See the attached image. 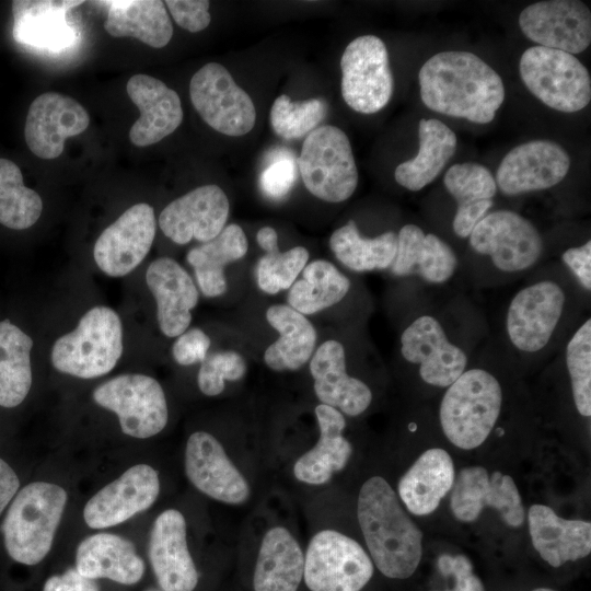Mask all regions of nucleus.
<instances>
[{
  "label": "nucleus",
  "instance_id": "nucleus-14",
  "mask_svg": "<svg viewBox=\"0 0 591 591\" xmlns=\"http://www.w3.org/2000/svg\"><path fill=\"white\" fill-rule=\"evenodd\" d=\"M189 96L201 118L223 135L243 136L255 125L252 99L220 63L209 62L193 76Z\"/></svg>",
  "mask_w": 591,
  "mask_h": 591
},
{
  "label": "nucleus",
  "instance_id": "nucleus-50",
  "mask_svg": "<svg viewBox=\"0 0 591 591\" xmlns=\"http://www.w3.org/2000/svg\"><path fill=\"white\" fill-rule=\"evenodd\" d=\"M164 4L169 8L174 21L189 32L202 31L210 23L209 1L167 0Z\"/></svg>",
  "mask_w": 591,
  "mask_h": 591
},
{
  "label": "nucleus",
  "instance_id": "nucleus-31",
  "mask_svg": "<svg viewBox=\"0 0 591 591\" xmlns=\"http://www.w3.org/2000/svg\"><path fill=\"white\" fill-rule=\"evenodd\" d=\"M76 569L90 579L106 578L134 584L142 578L144 564L131 541L112 533H97L79 544Z\"/></svg>",
  "mask_w": 591,
  "mask_h": 591
},
{
  "label": "nucleus",
  "instance_id": "nucleus-53",
  "mask_svg": "<svg viewBox=\"0 0 591 591\" xmlns=\"http://www.w3.org/2000/svg\"><path fill=\"white\" fill-rule=\"evenodd\" d=\"M257 244L265 252L279 247L278 234L271 227H263L256 234Z\"/></svg>",
  "mask_w": 591,
  "mask_h": 591
},
{
  "label": "nucleus",
  "instance_id": "nucleus-23",
  "mask_svg": "<svg viewBox=\"0 0 591 591\" xmlns=\"http://www.w3.org/2000/svg\"><path fill=\"white\" fill-rule=\"evenodd\" d=\"M90 124L85 108L74 99L46 92L31 104L24 136L28 149L38 158H58L69 137L82 134Z\"/></svg>",
  "mask_w": 591,
  "mask_h": 591
},
{
  "label": "nucleus",
  "instance_id": "nucleus-30",
  "mask_svg": "<svg viewBox=\"0 0 591 591\" xmlns=\"http://www.w3.org/2000/svg\"><path fill=\"white\" fill-rule=\"evenodd\" d=\"M443 184L456 204L452 220L453 233L467 239L475 225L490 211L497 184L491 172L474 162L453 164L444 174Z\"/></svg>",
  "mask_w": 591,
  "mask_h": 591
},
{
  "label": "nucleus",
  "instance_id": "nucleus-43",
  "mask_svg": "<svg viewBox=\"0 0 591 591\" xmlns=\"http://www.w3.org/2000/svg\"><path fill=\"white\" fill-rule=\"evenodd\" d=\"M326 112V104L322 100L292 102L288 95L282 94L271 106L270 124L281 138L289 140L301 138L318 125Z\"/></svg>",
  "mask_w": 591,
  "mask_h": 591
},
{
  "label": "nucleus",
  "instance_id": "nucleus-13",
  "mask_svg": "<svg viewBox=\"0 0 591 591\" xmlns=\"http://www.w3.org/2000/svg\"><path fill=\"white\" fill-rule=\"evenodd\" d=\"M341 95L346 104L361 114H373L390 102L394 80L383 40L363 35L351 40L341 59Z\"/></svg>",
  "mask_w": 591,
  "mask_h": 591
},
{
  "label": "nucleus",
  "instance_id": "nucleus-9",
  "mask_svg": "<svg viewBox=\"0 0 591 591\" xmlns=\"http://www.w3.org/2000/svg\"><path fill=\"white\" fill-rule=\"evenodd\" d=\"M298 169L306 189L327 202H343L358 185V170L346 134L336 126L314 128L304 139Z\"/></svg>",
  "mask_w": 591,
  "mask_h": 591
},
{
  "label": "nucleus",
  "instance_id": "nucleus-45",
  "mask_svg": "<svg viewBox=\"0 0 591 591\" xmlns=\"http://www.w3.org/2000/svg\"><path fill=\"white\" fill-rule=\"evenodd\" d=\"M246 373V362L234 350H219L207 355L197 374V384L202 394L217 396L225 386V381H239Z\"/></svg>",
  "mask_w": 591,
  "mask_h": 591
},
{
  "label": "nucleus",
  "instance_id": "nucleus-16",
  "mask_svg": "<svg viewBox=\"0 0 591 591\" xmlns=\"http://www.w3.org/2000/svg\"><path fill=\"white\" fill-rule=\"evenodd\" d=\"M389 270L396 278L445 289L460 271V257L438 234L406 223L397 232V250Z\"/></svg>",
  "mask_w": 591,
  "mask_h": 591
},
{
  "label": "nucleus",
  "instance_id": "nucleus-48",
  "mask_svg": "<svg viewBox=\"0 0 591 591\" xmlns=\"http://www.w3.org/2000/svg\"><path fill=\"white\" fill-rule=\"evenodd\" d=\"M579 288L590 297L591 293V240L566 247L560 253L559 263Z\"/></svg>",
  "mask_w": 591,
  "mask_h": 591
},
{
  "label": "nucleus",
  "instance_id": "nucleus-39",
  "mask_svg": "<svg viewBox=\"0 0 591 591\" xmlns=\"http://www.w3.org/2000/svg\"><path fill=\"white\" fill-rule=\"evenodd\" d=\"M329 247L346 268L355 273L386 270L397 250V232L385 231L376 236H363L356 222L349 220L329 237Z\"/></svg>",
  "mask_w": 591,
  "mask_h": 591
},
{
  "label": "nucleus",
  "instance_id": "nucleus-37",
  "mask_svg": "<svg viewBox=\"0 0 591 591\" xmlns=\"http://www.w3.org/2000/svg\"><path fill=\"white\" fill-rule=\"evenodd\" d=\"M105 31L114 37H135L161 48L173 35V26L165 4L160 0L109 1Z\"/></svg>",
  "mask_w": 591,
  "mask_h": 591
},
{
  "label": "nucleus",
  "instance_id": "nucleus-24",
  "mask_svg": "<svg viewBox=\"0 0 591 591\" xmlns=\"http://www.w3.org/2000/svg\"><path fill=\"white\" fill-rule=\"evenodd\" d=\"M310 373L321 404L347 416L363 414L373 401L368 383L349 374L347 350L340 340L327 339L315 350L310 359Z\"/></svg>",
  "mask_w": 591,
  "mask_h": 591
},
{
  "label": "nucleus",
  "instance_id": "nucleus-47",
  "mask_svg": "<svg viewBox=\"0 0 591 591\" xmlns=\"http://www.w3.org/2000/svg\"><path fill=\"white\" fill-rule=\"evenodd\" d=\"M442 576L453 577L454 587L444 591H485L482 580L473 572L472 561L464 555L442 554L437 560Z\"/></svg>",
  "mask_w": 591,
  "mask_h": 591
},
{
  "label": "nucleus",
  "instance_id": "nucleus-36",
  "mask_svg": "<svg viewBox=\"0 0 591 591\" xmlns=\"http://www.w3.org/2000/svg\"><path fill=\"white\" fill-rule=\"evenodd\" d=\"M417 155L398 164L395 181L410 192H418L433 182L456 150L455 134L441 120L422 118L418 125Z\"/></svg>",
  "mask_w": 591,
  "mask_h": 591
},
{
  "label": "nucleus",
  "instance_id": "nucleus-22",
  "mask_svg": "<svg viewBox=\"0 0 591 591\" xmlns=\"http://www.w3.org/2000/svg\"><path fill=\"white\" fill-rule=\"evenodd\" d=\"M185 472L189 482L208 497L230 505L245 502L250 485L227 455L222 444L210 433L189 436L185 450Z\"/></svg>",
  "mask_w": 591,
  "mask_h": 591
},
{
  "label": "nucleus",
  "instance_id": "nucleus-26",
  "mask_svg": "<svg viewBox=\"0 0 591 591\" xmlns=\"http://www.w3.org/2000/svg\"><path fill=\"white\" fill-rule=\"evenodd\" d=\"M83 1L15 0L12 2L14 39L37 50L57 53L74 45L77 31L68 12Z\"/></svg>",
  "mask_w": 591,
  "mask_h": 591
},
{
  "label": "nucleus",
  "instance_id": "nucleus-17",
  "mask_svg": "<svg viewBox=\"0 0 591 591\" xmlns=\"http://www.w3.org/2000/svg\"><path fill=\"white\" fill-rule=\"evenodd\" d=\"M522 33L537 46L571 55L591 43V12L578 0H549L528 5L519 15Z\"/></svg>",
  "mask_w": 591,
  "mask_h": 591
},
{
  "label": "nucleus",
  "instance_id": "nucleus-3",
  "mask_svg": "<svg viewBox=\"0 0 591 591\" xmlns=\"http://www.w3.org/2000/svg\"><path fill=\"white\" fill-rule=\"evenodd\" d=\"M420 97L431 111L476 124L490 123L505 100L500 76L475 54L441 51L418 73Z\"/></svg>",
  "mask_w": 591,
  "mask_h": 591
},
{
  "label": "nucleus",
  "instance_id": "nucleus-15",
  "mask_svg": "<svg viewBox=\"0 0 591 591\" xmlns=\"http://www.w3.org/2000/svg\"><path fill=\"white\" fill-rule=\"evenodd\" d=\"M450 506L455 519L462 522L477 520L488 507L496 509L502 521L519 528L525 511L518 487L510 475L483 466H468L459 473L452 487Z\"/></svg>",
  "mask_w": 591,
  "mask_h": 591
},
{
  "label": "nucleus",
  "instance_id": "nucleus-52",
  "mask_svg": "<svg viewBox=\"0 0 591 591\" xmlns=\"http://www.w3.org/2000/svg\"><path fill=\"white\" fill-rule=\"evenodd\" d=\"M20 487V480L13 468L0 459V514L14 498Z\"/></svg>",
  "mask_w": 591,
  "mask_h": 591
},
{
  "label": "nucleus",
  "instance_id": "nucleus-11",
  "mask_svg": "<svg viewBox=\"0 0 591 591\" xmlns=\"http://www.w3.org/2000/svg\"><path fill=\"white\" fill-rule=\"evenodd\" d=\"M373 569L358 542L340 532L323 530L308 545L303 577L311 591H360Z\"/></svg>",
  "mask_w": 591,
  "mask_h": 591
},
{
  "label": "nucleus",
  "instance_id": "nucleus-2",
  "mask_svg": "<svg viewBox=\"0 0 591 591\" xmlns=\"http://www.w3.org/2000/svg\"><path fill=\"white\" fill-rule=\"evenodd\" d=\"M509 297L489 343L512 369L552 359L586 316L587 296L559 264L541 265Z\"/></svg>",
  "mask_w": 591,
  "mask_h": 591
},
{
  "label": "nucleus",
  "instance_id": "nucleus-44",
  "mask_svg": "<svg viewBox=\"0 0 591 591\" xmlns=\"http://www.w3.org/2000/svg\"><path fill=\"white\" fill-rule=\"evenodd\" d=\"M309 256V251L303 246L286 252H280L279 247L265 252L256 266L258 288L267 294L289 289L306 266Z\"/></svg>",
  "mask_w": 591,
  "mask_h": 591
},
{
  "label": "nucleus",
  "instance_id": "nucleus-28",
  "mask_svg": "<svg viewBox=\"0 0 591 591\" xmlns=\"http://www.w3.org/2000/svg\"><path fill=\"white\" fill-rule=\"evenodd\" d=\"M146 282L157 302L160 331L177 337L192 322L199 293L188 273L173 258L160 257L147 268Z\"/></svg>",
  "mask_w": 591,
  "mask_h": 591
},
{
  "label": "nucleus",
  "instance_id": "nucleus-49",
  "mask_svg": "<svg viewBox=\"0 0 591 591\" xmlns=\"http://www.w3.org/2000/svg\"><path fill=\"white\" fill-rule=\"evenodd\" d=\"M209 336L200 328L186 329L172 346V356L181 366H192L202 362L210 347Z\"/></svg>",
  "mask_w": 591,
  "mask_h": 591
},
{
  "label": "nucleus",
  "instance_id": "nucleus-41",
  "mask_svg": "<svg viewBox=\"0 0 591 591\" xmlns=\"http://www.w3.org/2000/svg\"><path fill=\"white\" fill-rule=\"evenodd\" d=\"M32 338L9 320L0 321V406L20 405L32 386Z\"/></svg>",
  "mask_w": 591,
  "mask_h": 591
},
{
  "label": "nucleus",
  "instance_id": "nucleus-46",
  "mask_svg": "<svg viewBox=\"0 0 591 591\" xmlns=\"http://www.w3.org/2000/svg\"><path fill=\"white\" fill-rule=\"evenodd\" d=\"M297 177V158L288 149H278L268 155L259 174V187L269 199L280 200L290 193Z\"/></svg>",
  "mask_w": 591,
  "mask_h": 591
},
{
  "label": "nucleus",
  "instance_id": "nucleus-33",
  "mask_svg": "<svg viewBox=\"0 0 591 591\" xmlns=\"http://www.w3.org/2000/svg\"><path fill=\"white\" fill-rule=\"evenodd\" d=\"M455 479L453 460L440 448L425 451L402 476L398 495L415 515H428L452 489Z\"/></svg>",
  "mask_w": 591,
  "mask_h": 591
},
{
  "label": "nucleus",
  "instance_id": "nucleus-7",
  "mask_svg": "<svg viewBox=\"0 0 591 591\" xmlns=\"http://www.w3.org/2000/svg\"><path fill=\"white\" fill-rule=\"evenodd\" d=\"M68 495L51 483L33 482L14 496L2 523L9 556L23 565H36L49 553Z\"/></svg>",
  "mask_w": 591,
  "mask_h": 591
},
{
  "label": "nucleus",
  "instance_id": "nucleus-32",
  "mask_svg": "<svg viewBox=\"0 0 591 591\" xmlns=\"http://www.w3.org/2000/svg\"><path fill=\"white\" fill-rule=\"evenodd\" d=\"M320 439L314 448L302 454L293 465L296 478L310 485L327 483L335 472L341 471L352 452L351 443L343 436L346 427L344 414L320 404L315 407Z\"/></svg>",
  "mask_w": 591,
  "mask_h": 591
},
{
  "label": "nucleus",
  "instance_id": "nucleus-8",
  "mask_svg": "<svg viewBox=\"0 0 591 591\" xmlns=\"http://www.w3.org/2000/svg\"><path fill=\"white\" fill-rule=\"evenodd\" d=\"M123 326L111 308L96 305L77 327L59 337L51 349L56 370L80 379H94L111 372L123 354Z\"/></svg>",
  "mask_w": 591,
  "mask_h": 591
},
{
  "label": "nucleus",
  "instance_id": "nucleus-12",
  "mask_svg": "<svg viewBox=\"0 0 591 591\" xmlns=\"http://www.w3.org/2000/svg\"><path fill=\"white\" fill-rule=\"evenodd\" d=\"M93 399L118 417L121 431L146 439L161 432L167 424L164 391L153 378L132 373L117 375L93 391Z\"/></svg>",
  "mask_w": 591,
  "mask_h": 591
},
{
  "label": "nucleus",
  "instance_id": "nucleus-42",
  "mask_svg": "<svg viewBox=\"0 0 591 591\" xmlns=\"http://www.w3.org/2000/svg\"><path fill=\"white\" fill-rule=\"evenodd\" d=\"M40 196L23 183L20 167L0 159V223L13 230L32 227L40 217Z\"/></svg>",
  "mask_w": 591,
  "mask_h": 591
},
{
  "label": "nucleus",
  "instance_id": "nucleus-27",
  "mask_svg": "<svg viewBox=\"0 0 591 591\" xmlns=\"http://www.w3.org/2000/svg\"><path fill=\"white\" fill-rule=\"evenodd\" d=\"M127 94L140 111V117L129 130L137 147H147L171 135L183 120L179 96L161 80L148 74L132 76Z\"/></svg>",
  "mask_w": 591,
  "mask_h": 591
},
{
  "label": "nucleus",
  "instance_id": "nucleus-1",
  "mask_svg": "<svg viewBox=\"0 0 591 591\" xmlns=\"http://www.w3.org/2000/svg\"><path fill=\"white\" fill-rule=\"evenodd\" d=\"M398 337V355L424 385L445 390L490 335L482 310L464 293L416 283Z\"/></svg>",
  "mask_w": 591,
  "mask_h": 591
},
{
  "label": "nucleus",
  "instance_id": "nucleus-35",
  "mask_svg": "<svg viewBox=\"0 0 591 591\" xmlns=\"http://www.w3.org/2000/svg\"><path fill=\"white\" fill-rule=\"evenodd\" d=\"M268 324L279 334L264 352L266 366L274 371H294L313 356L316 331L305 315L287 304H274L266 311Z\"/></svg>",
  "mask_w": 591,
  "mask_h": 591
},
{
  "label": "nucleus",
  "instance_id": "nucleus-5",
  "mask_svg": "<svg viewBox=\"0 0 591 591\" xmlns=\"http://www.w3.org/2000/svg\"><path fill=\"white\" fill-rule=\"evenodd\" d=\"M501 362L487 339L470 367L444 390L438 419L444 437L456 448H478L497 430L505 403Z\"/></svg>",
  "mask_w": 591,
  "mask_h": 591
},
{
  "label": "nucleus",
  "instance_id": "nucleus-20",
  "mask_svg": "<svg viewBox=\"0 0 591 591\" xmlns=\"http://www.w3.org/2000/svg\"><path fill=\"white\" fill-rule=\"evenodd\" d=\"M229 211L225 193L217 185H204L170 202L160 213L159 227L176 244L193 239L206 243L223 230Z\"/></svg>",
  "mask_w": 591,
  "mask_h": 591
},
{
  "label": "nucleus",
  "instance_id": "nucleus-51",
  "mask_svg": "<svg viewBox=\"0 0 591 591\" xmlns=\"http://www.w3.org/2000/svg\"><path fill=\"white\" fill-rule=\"evenodd\" d=\"M43 591H100L94 579L82 576L76 568L48 578Z\"/></svg>",
  "mask_w": 591,
  "mask_h": 591
},
{
  "label": "nucleus",
  "instance_id": "nucleus-25",
  "mask_svg": "<svg viewBox=\"0 0 591 591\" xmlns=\"http://www.w3.org/2000/svg\"><path fill=\"white\" fill-rule=\"evenodd\" d=\"M149 559L163 591H193L198 572L189 554L184 515L167 509L155 519L149 542Z\"/></svg>",
  "mask_w": 591,
  "mask_h": 591
},
{
  "label": "nucleus",
  "instance_id": "nucleus-6",
  "mask_svg": "<svg viewBox=\"0 0 591 591\" xmlns=\"http://www.w3.org/2000/svg\"><path fill=\"white\" fill-rule=\"evenodd\" d=\"M358 521L371 560L387 578L406 579L422 556V533L402 508L398 497L381 476L361 486Z\"/></svg>",
  "mask_w": 591,
  "mask_h": 591
},
{
  "label": "nucleus",
  "instance_id": "nucleus-4",
  "mask_svg": "<svg viewBox=\"0 0 591 591\" xmlns=\"http://www.w3.org/2000/svg\"><path fill=\"white\" fill-rule=\"evenodd\" d=\"M472 259L461 266L472 287L510 283L535 270L545 255L536 225L510 209L489 211L467 237Z\"/></svg>",
  "mask_w": 591,
  "mask_h": 591
},
{
  "label": "nucleus",
  "instance_id": "nucleus-40",
  "mask_svg": "<svg viewBox=\"0 0 591 591\" xmlns=\"http://www.w3.org/2000/svg\"><path fill=\"white\" fill-rule=\"evenodd\" d=\"M289 288L288 305L303 315L326 310L350 293L351 280L328 260H313Z\"/></svg>",
  "mask_w": 591,
  "mask_h": 591
},
{
  "label": "nucleus",
  "instance_id": "nucleus-38",
  "mask_svg": "<svg viewBox=\"0 0 591 591\" xmlns=\"http://www.w3.org/2000/svg\"><path fill=\"white\" fill-rule=\"evenodd\" d=\"M248 250V241L243 229L231 223L211 241L192 248L187 262L194 268L201 293L208 298L225 293L228 282L224 267L243 258Z\"/></svg>",
  "mask_w": 591,
  "mask_h": 591
},
{
  "label": "nucleus",
  "instance_id": "nucleus-29",
  "mask_svg": "<svg viewBox=\"0 0 591 591\" xmlns=\"http://www.w3.org/2000/svg\"><path fill=\"white\" fill-rule=\"evenodd\" d=\"M533 547L552 567L584 558L591 553V523L567 520L545 505H533L528 512Z\"/></svg>",
  "mask_w": 591,
  "mask_h": 591
},
{
  "label": "nucleus",
  "instance_id": "nucleus-55",
  "mask_svg": "<svg viewBox=\"0 0 591 591\" xmlns=\"http://www.w3.org/2000/svg\"><path fill=\"white\" fill-rule=\"evenodd\" d=\"M146 591H160V590H157V589H148Z\"/></svg>",
  "mask_w": 591,
  "mask_h": 591
},
{
  "label": "nucleus",
  "instance_id": "nucleus-34",
  "mask_svg": "<svg viewBox=\"0 0 591 591\" xmlns=\"http://www.w3.org/2000/svg\"><path fill=\"white\" fill-rule=\"evenodd\" d=\"M304 572L301 546L283 526L268 530L259 546L254 591H297Z\"/></svg>",
  "mask_w": 591,
  "mask_h": 591
},
{
  "label": "nucleus",
  "instance_id": "nucleus-54",
  "mask_svg": "<svg viewBox=\"0 0 591 591\" xmlns=\"http://www.w3.org/2000/svg\"><path fill=\"white\" fill-rule=\"evenodd\" d=\"M532 591H556V590L551 589V588H536V589H534Z\"/></svg>",
  "mask_w": 591,
  "mask_h": 591
},
{
  "label": "nucleus",
  "instance_id": "nucleus-21",
  "mask_svg": "<svg viewBox=\"0 0 591 591\" xmlns=\"http://www.w3.org/2000/svg\"><path fill=\"white\" fill-rule=\"evenodd\" d=\"M159 493L158 472L148 464L134 465L90 498L83 519L91 529L120 524L149 509Z\"/></svg>",
  "mask_w": 591,
  "mask_h": 591
},
{
  "label": "nucleus",
  "instance_id": "nucleus-19",
  "mask_svg": "<svg viewBox=\"0 0 591 591\" xmlns=\"http://www.w3.org/2000/svg\"><path fill=\"white\" fill-rule=\"evenodd\" d=\"M153 208L144 202L128 208L97 237L93 257L107 276L131 273L148 255L155 236Z\"/></svg>",
  "mask_w": 591,
  "mask_h": 591
},
{
  "label": "nucleus",
  "instance_id": "nucleus-10",
  "mask_svg": "<svg viewBox=\"0 0 591 591\" xmlns=\"http://www.w3.org/2000/svg\"><path fill=\"white\" fill-rule=\"evenodd\" d=\"M519 71L528 90L553 109L575 113L590 103L589 71L571 54L533 46L522 54Z\"/></svg>",
  "mask_w": 591,
  "mask_h": 591
},
{
  "label": "nucleus",
  "instance_id": "nucleus-18",
  "mask_svg": "<svg viewBox=\"0 0 591 591\" xmlns=\"http://www.w3.org/2000/svg\"><path fill=\"white\" fill-rule=\"evenodd\" d=\"M570 167L568 152L551 140H532L511 149L496 172L497 188L506 196H518L552 188Z\"/></svg>",
  "mask_w": 591,
  "mask_h": 591
}]
</instances>
